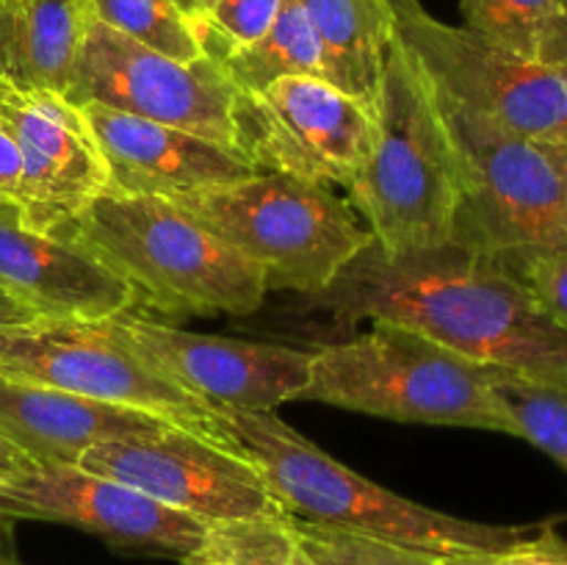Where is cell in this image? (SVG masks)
Instances as JSON below:
<instances>
[{"mask_svg":"<svg viewBox=\"0 0 567 565\" xmlns=\"http://www.w3.org/2000/svg\"><path fill=\"white\" fill-rule=\"evenodd\" d=\"M66 100L75 105L97 103L241 147L236 125L238 89L214 59H172L94 17H89Z\"/></svg>","mask_w":567,"mask_h":565,"instance_id":"30bf717a","label":"cell"},{"mask_svg":"<svg viewBox=\"0 0 567 565\" xmlns=\"http://www.w3.org/2000/svg\"><path fill=\"white\" fill-rule=\"evenodd\" d=\"M22 192V155L14 136L0 120V199H20Z\"/></svg>","mask_w":567,"mask_h":565,"instance_id":"f546056e","label":"cell"},{"mask_svg":"<svg viewBox=\"0 0 567 565\" xmlns=\"http://www.w3.org/2000/svg\"><path fill=\"white\" fill-rule=\"evenodd\" d=\"M83 3L97 22L158 50V53L181 61H194L205 55L197 31L175 9L172 0H83Z\"/></svg>","mask_w":567,"mask_h":565,"instance_id":"d4e9b609","label":"cell"},{"mask_svg":"<svg viewBox=\"0 0 567 565\" xmlns=\"http://www.w3.org/2000/svg\"><path fill=\"white\" fill-rule=\"evenodd\" d=\"M498 260L567 332V253H518Z\"/></svg>","mask_w":567,"mask_h":565,"instance_id":"83f0119b","label":"cell"},{"mask_svg":"<svg viewBox=\"0 0 567 565\" xmlns=\"http://www.w3.org/2000/svg\"><path fill=\"white\" fill-rule=\"evenodd\" d=\"M369 325L347 341L316 349L302 399L404 424L515 435L491 393L485 366L396 321Z\"/></svg>","mask_w":567,"mask_h":565,"instance_id":"5b68a950","label":"cell"},{"mask_svg":"<svg viewBox=\"0 0 567 565\" xmlns=\"http://www.w3.org/2000/svg\"><path fill=\"white\" fill-rule=\"evenodd\" d=\"M554 70H557L559 81H563V86H565V92H567V55H565L563 61H557V64H554Z\"/></svg>","mask_w":567,"mask_h":565,"instance_id":"d590c367","label":"cell"},{"mask_svg":"<svg viewBox=\"0 0 567 565\" xmlns=\"http://www.w3.org/2000/svg\"><path fill=\"white\" fill-rule=\"evenodd\" d=\"M89 17L83 0H0V83L66 97Z\"/></svg>","mask_w":567,"mask_h":565,"instance_id":"d6986e66","label":"cell"},{"mask_svg":"<svg viewBox=\"0 0 567 565\" xmlns=\"http://www.w3.org/2000/svg\"><path fill=\"white\" fill-rule=\"evenodd\" d=\"M432 565H498V552H454L435 557Z\"/></svg>","mask_w":567,"mask_h":565,"instance_id":"1f68e13d","label":"cell"},{"mask_svg":"<svg viewBox=\"0 0 567 565\" xmlns=\"http://www.w3.org/2000/svg\"><path fill=\"white\" fill-rule=\"evenodd\" d=\"M172 316H249L264 305L266 275L241 253L155 194L109 188L59 227Z\"/></svg>","mask_w":567,"mask_h":565,"instance_id":"277c9868","label":"cell"},{"mask_svg":"<svg viewBox=\"0 0 567 565\" xmlns=\"http://www.w3.org/2000/svg\"><path fill=\"white\" fill-rule=\"evenodd\" d=\"M0 565H22V563H17V559L11 557V554H3V557H0Z\"/></svg>","mask_w":567,"mask_h":565,"instance_id":"8d00e7d4","label":"cell"},{"mask_svg":"<svg viewBox=\"0 0 567 565\" xmlns=\"http://www.w3.org/2000/svg\"><path fill=\"white\" fill-rule=\"evenodd\" d=\"M31 469H37V463H33L17 443H11L9 438L0 432V485L14 480V476L25 474V471Z\"/></svg>","mask_w":567,"mask_h":565,"instance_id":"4dcf8cb0","label":"cell"},{"mask_svg":"<svg viewBox=\"0 0 567 565\" xmlns=\"http://www.w3.org/2000/svg\"><path fill=\"white\" fill-rule=\"evenodd\" d=\"M286 0H216L214 9L197 22V39L208 59L219 61L233 50L258 42L280 14Z\"/></svg>","mask_w":567,"mask_h":565,"instance_id":"4316f807","label":"cell"},{"mask_svg":"<svg viewBox=\"0 0 567 565\" xmlns=\"http://www.w3.org/2000/svg\"><path fill=\"white\" fill-rule=\"evenodd\" d=\"M0 288L42 319H114L138 302L86 244L25 225L14 199H0Z\"/></svg>","mask_w":567,"mask_h":565,"instance_id":"2e32d148","label":"cell"},{"mask_svg":"<svg viewBox=\"0 0 567 565\" xmlns=\"http://www.w3.org/2000/svg\"><path fill=\"white\" fill-rule=\"evenodd\" d=\"M181 565H313L293 532L291 515L205 524L197 552Z\"/></svg>","mask_w":567,"mask_h":565,"instance_id":"cb8c5ba5","label":"cell"},{"mask_svg":"<svg viewBox=\"0 0 567 565\" xmlns=\"http://www.w3.org/2000/svg\"><path fill=\"white\" fill-rule=\"evenodd\" d=\"M465 28L529 61L567 55V0H460Z\"/></svg>","mask_w":567,"mask_h":565,"instance_id":"7402d4cb","label":"cell"},{"mask_svg":"<svg viewBox=\"0 0 567 565\" xmlns=\"http://www.w3.org/2000/svg\"><path fill=\"white\" fill-rule=\"evenodd\" d=\"M297 541L313 565H432L437 554L399 546L358 532L291 518Z\"/></svg>","mask_w":567,"mask_h":565,"instance_id":"484cf974","label":"cell"},{"mask_svg":"<svg viewBox=\"0 0 567 565\" xmlns=\"http://www.w3.org/2000/svg\"><path fill=\"white\" fill-rule=\"evenodd\" d=\"M498 565H567V541L543 524L507 552H498Z\"/></svg>","mask_w":567,"mask_h":565,"instance_id":"f1b7e54d","label":"cell"},{"mask_svg":"<svg viewBox=\"0 0 567 565\" xmlns=\"http://www.w3.org/2000/svg\"><path fill=\"white\" fill-rule=\"evenodd\" d=\"M0 521L75 526L97 535L114 552L177 563L192 557L205 537V521L81 465H37L3 482Z\"/></svg>","mask_w":567,"mask_h":565,"instance_id":"4fadbf2b","label":"cell"},{"mask_svg":"<svg viewBox=\"0 0 567 565\" xmlns=\"http://www.w3.org/2000/svg\"><path fill=\"white\" fill-rule=\"evenodd\" d=\"M78 465L125 482L205 524L286 515L241 452L186 427L97 443Z\"/></svg>","mask_w":567,"mask_h":565,"instance_id":"7c38bea8","label":"cell"},{"mask_svg":"<svg viewBox=\"0 0 567 565\" xmlns=\"http://www.w3.org/2000/svg\"><path fill=\"white\" fill-rule=\"evenodd\" d=\"M133 341L181 388L210 410H277L302 399L310 380V349L203 336L122 314Z\"/></svg>","mask_w":567,"mask_h":565,"instance_id":"9a60e30c","label":"cell"},{"mask_svg":"<svg viewBox=\"0 0 567 565\" xmlns=\"http://www.w3.org/2000/svg\"><path fill=\"white\" fill-rule=\"evenodd\" d=\"M430 89L460 177L454 244L496 258L567 253L565 166L540 144Z\"/></svg>","mask_w":567,"mask_h":565,"instance_id":"52a82bcc","label":"cell"},{"mask_svg":"<svg viewBox=\"0 0 567 565\" xmlns=\"http://www.w3.org/2000/svg\"><path fill=\"white\" fill-rule=\"evenodd\" d=\"M172 3H175V9L181 11L188 22H192V28H197V22H203L205 14L214 9L216 0H172Z\"/></svg>","mask_w":567,"mask_h":565,"instance_id":"d6a6232c","label":"cell"},{"mask_svg":"<svg viewBox=\"0 0 567 565\" xmlns=\"http://www.w3.org/2000/svg\"><path fill=\"white\" fill-rule=\"evenodd\" d=\"M236 125L238 144L260 170L349 188L371 150L374 105L327 78L293 75L238 92Z\"/></svg>","mask_w":567,"mask_h":565,"instance_id":"8fae6325","label":"cell"},{"mask_svg":"<svg viewBox=\"0 0 567 565\" xmlns=\"http://www.w3.org/2000/svg\"><path fill=\"white\" fill-rule=\"evenodd\" d=\"M0 371L92 402L144 410L221 441L214 413L177 386L114 319H42L0 325ZM225 443V441H221Z\"/></svg>","mask_w":567,"mask_h":565,"instance_id":"ba28073f","label":"cell"},{"mask_svg":"<svg viewBox=\"0 0 567 565\" xmlns=\"http://www.w3.org/2000/svg\"><path fill=\"white\" fill-rule=\"evenodd\" d=\"M0 120L22 155L17 205L25 225L59 230L111 188V172L81 105L55 92L0 83Z\"/></svg>","mask_w":567,"mask_h":565,"instance_id":"5bb4252c","label":"cell"},{"mask_svg":"<svg viewBox=\"0 0 567 565\" xmlns=\"http://www.w3.org/2000/svg\"><path fill=\"white\" fill-rule=\"evenodd\" d=\"M485 374L515 438L529 441L567 471V380H548L496 366H485Z\"/></svg>","mask_w":567,"mask_h":565,"instance_id":"603a6c76","label":"cell"},{"mask_svg":"<svg viewBox=\"0 0 567 565\" xmlns=\"http://www.w3.org/2000/svg\"><path fill=\"white\" fill-rule=\"evenodd\" d=\"M221 441L264 476L286 515L330 530L358 532L430 554L507 552L537 526L457 518L404 499L358 474L293 430L275 410H216Z\"/></svg>","mask_w":567,"mask_h":565,"instance_id":"7a4b0ae2","label":"cell"},{"mask_svg":"<svg viewBox=\"0 0 567 565\" xmlns=\"http://www.w3.org/2000/svg\"><path fill=\"white\" fill-rule=\"evenodd\" d=\"M166 427L177 424L0 371V432L37 465H78L97 443Z\"/></svg>","mask_w":567,"mask_h":565,"instance_id":"ac0fdd59","label":"cell"},{"mask_svg":"<svg viewBox=\"0 0 567 565\" xmlns=\"http://www.w3.org/2000/svg\"><path fill=\"white\" fill-rule=\"evenodd\" d=\"M391 9L396 39L437 92L540 144L567 170V92L551 64L449 25L421 0H391Z\"/></svg>","mask_w":567,"mask_h":565,"instance_id":"9c48e42d","label":"cell"},{"mask_svg":"<svg viewBox=\"0 0 567 565\" xmlns=\"http://www.w3.org/2000/svg\"><path fill=\"white\" fill-rule=\"evenodd\" d=\"M371 105L374 138L349 205L388 258L446 247L460 210L457 164L430 81L399 39Z\"/></svg>","mask_w":567,"mask_h":565,"instance_id":"3957f363","label":"cell"},{"mask_svg":"<svg viewBox=\"0 0 567 565\" xmlns=\"http://www.w3.org/2000/svg\"><path fill=\"white\" fill-rule=\"evenodd\" d=\"M3 554H9V526H6V521H0V557Z\"/></svg>","mask_w":567,"mask_h":565,"instance_id":"e575fe53","label":"cell"},{"mask_svg":"<svg viewBox=\"0 0 567 565\" xmlns=\"http://www.w3.org/2000/svg\"><path fill=\"white\" fill-rule=\"evenodd\" d=\"M25 319H33V316L28 314L14 297H9V294L0 288V325H11V321H25Z\"/></svg>","mask_w":567,"mask_h":565,"instance_id":"836d02e7","label":"cell"},{"mask_svg":"<svg viewBox=\"0 0 567 565\" xmlns=\"http://www.w3.org/2000/svg\"><path fill=\"white\" fill-rule=\"evenodd\" d=\"M324 59V78L371 103L396 39L391 0H299Z\"/></svg>","mask_w":567,"mask_h":565,"instance_id":"ffe728a7","label":"cell"},{"mask_svg":"<svg viewBox=\"0 0 567 565\" xmlns=\"http://www.w3.org/2000/svg\"><path fill=\"white\" fill-rule=\"evenodd\" d=\"M216 64L227 72L241 94L266 89L280 78L310 75L324 78L321 44L299 0H286L275 25L255 44L233 50Z\"/></svg>","mask_w":567,"mask_h":565,"instance_id":"44dd1931","label":"cell"},{"mask_svg":"<svg viewBox=\"0 0 567 565\" xmlns=\"http://www.w3.org/2000/svg\"><path fill=\"white\" fill-rule=\"evenodd\" d=\"M310 299L338 325L396 321L480 366L567 380V332L496 255L463 244L388 258L371 238Z\"/></svg>","mask_w":567,"mask_h":565,"instance_id":"6da1fadb","label":"cell"},{"mask_svg":"<svg viewBox=\"0 0 567 565\" xmlns=\"http://www.w3.org/2000/svg\"><path fill=\"white\" fill-rule=\"evenodd\" d=\"M172 203L252 260L269 291L316 297L371 244L347 199L286 172L264 170Z\"/></svg>","mask_w":567,"mask_h":565,"instance_id":"8992f818","label":"cell"},{"mask_svg":"<svg viewBox=\"0 0 567 565\" xmlns=\"http://www.w3.org/2000/svg\"><path fill=\"white\" fill-rule=\"evenodd\" d=\"M81 111L97 138L111 172V188L116 192L177 199L264 172L241 147L216 138L97 103L81 105Z\"/></svg>","mask_w":567,"mask_h":565,"instance_id":"e0dca14e","label":"cell"}]
</instances>
